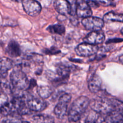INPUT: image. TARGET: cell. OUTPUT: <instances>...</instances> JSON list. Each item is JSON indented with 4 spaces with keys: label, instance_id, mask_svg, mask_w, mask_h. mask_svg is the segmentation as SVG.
<instances>
[{
    "label": "cell",
    "instance_id": "obj_12",
    "mask_svg": "<svg viewBox=\"0 0 123 123\" xmlns=\"http://www.w3.org/2000/svg\"><path fill=\"white\" fill-rule=\"evenodd\" d=\"M14 66L13 62L10 58L6 57L0 58V79H4L7 76L9 70Z\"/></svg>",
    "mask_w": 123,
    "mask_h": 123
},
{
    "label": "cell",
    "instance_id": "obj_13",
    "mask_svg": "<svg viewBox=\"0 0 123 123\" xmlns=\"http://www.w3.org/2000/svg\"><path fill=\"white\" fill-rule=\"evenodd\" d=\"M102 81L101 78L97 74L92 76L88 82L89 90L92 93H97L100 91L102 86Z\"/></svg>",
    "mask_w": 123,
    "mask_h": 123
},
{
    "label": "cell",
    "instance_id": "obj_5",
    "mask_svg": "<svg viewBox=\"0 0 123 123\" xmlns=\"http://www.w3.org/2000/svg\"><path fill=\"white\" fill-rule=\"evenodd\" d=\"M82 24L86 30L92 32L100 31L104 26L105 22L101 18L90 16L84 18L82 20Z\"/></svg>",
    "mask_w": 123,
    "mask_h": 123
},
{
    "label": "cell",
    "instance_id": "obj_18",
    "mask_svg": "<svg viewBox=\"0 0 123 123\" xmlns=\"http://www.w3.org/2000/svg\"><path fill=\"white\" fill-rule=\"evenodd\" d=\"M37 92L42 99H46L50 97L52 94V90L48 85H40L37 88Z\"/></svg>",
    "mask_w": 123,
    "mask_h": 123
},
{
    "label": "cell",
    "instance_id": "obj_15",
    "mask_svg": "<svg viewBox=\"0 0 123 123\" xmlns=\"http://www.w3.org/2000/svg\"><path fill=\"white\" fill-rule=\"evenodd\" d=\"M85 123H106L105 118L102 115L92 111L88 115Z\"/></svg>",
    "mask_w": 123,
    "mask_h": 123
},
{
    "label": "cell",
    "instance_id": "obj_31",
    "mask_svg": "<svg viewBox=\"0 0 123 123\" xmlns=\"http://www.w3.org/2000/svg\"><path fill=\"white\" fill-rule=\"evenodd\" d=\"M36 1H37V0H36Z\"/></svg>",
    "mask_w": 123,
    "mask_h": 123
},
{
    "label": "cell",
    "instance_id": "obj_23",
    "mask_svg": "<svg viewBox=\"0 0 123 123\" xmlns=\"http://www.w3.org/2000/svg\"><path fill=\"white\" fill-rule=\"evenodd\" d=\"M60 52V50H58L57 49H56L55 48H51L49 49H46V50L44 51V53L46 54H49V55H54V54H58Z\"/></svg>",
    "mask_w": 123,
    "mask_h": 123
},
{
    "label": "cell",
    "instance_id": "obj_29",
    "mask_svg": "<svg viewBox=\"0 0 123 123\" xmlns=\"http://www.w3.org/2000/svg\"></svg>",
    "mask_w": 123,
    "mask_h": 123
},
{
    "label": "cell",
    "instance_id": "obj_9",
    "mask_svg": "<svg viewBox=\"0 0 123 123\" xmlns=\"http://www.w3.org/2000/svg\"><path fill=\"white\" fill-rule=\"evenodd\" d=\"M26 105L31 111L40 112L44 110L47 103L40 97H30L26 100Z\"/></svg>",
    "mask_w": 123,
    "mask_h": 123
},
{
    "label": "cell",
    "instance_id": "obj_26",
    "mask_svg": "<svg viewBox=\"0 0 123 123\" xmlns=\"http://www.w3.org/2000/svg\"><path fill=\"white\" fill-rule=\"evenodd\" d=\"M119 60H120V62H121V63H122L123 64V55H121V56L119 57Z\"/></svg>",
    "mask_w": 123,
    "mask_h": 123
},
{
    "label": "cell",
    "instance_id": "obj_20",
    "mask_svg": "<svg viewBox=\"0 0 123 123\" xmlns=\"http://www.w3.org/2000/svg\"><path fill=\"white\" fill-rule=\"evenodd\" d=\"M19 116V115H14V114L8 115L4 119L2 123H22V121Z\"/></svg>",
    "mask_w": 123,
    "mask_h": 123
},
{
    "label": "cell",
    "instance_id": "obj_2",
    "mask_svg": "<svg viewBox=\"0 0 123 123\" xmlns=\"http://www.w3.org/2000/svg\"><path fill=\"white\" fill-rule=\"evenodd\" d=\"M10 79L12 90L24 91L28 89L30 81L20 67L17 66L14 68L10 76Z\"/></svg>",
    "mask_w": 123,
    "mask_h": 123
},
{
    "label": "cell",
    "instance_id": "obj_19",
    "mask_svg": "<svg viewBox=\"0 0 123 123\" xmlns=\"http://www.w3.org/2000/svg\"><path fill=\"white\" fill-rule=\"evenodd\" d=\"M48 31L51 34H56L62 35L65 33V27L62 25H50L47 28Z\"/></svg>",
    "mask_w": 123,
    "mask_h": 123
},
{
    "label": "cell",
    "instance_id": "obj_10",
    "mask_svg": "<svg viewBox=\"0 0 123 123\" xmlns=\"http://www.w3.org/2000/svg\"><path fill=\"white\" fill-rule=\"evenodd\" d=\"M76 14L79 18H86L91 16L92 10L85 0H77L76 2Z\"/></svg>",
    "mask_w": 123,
    "mask_h": 123
},
{
    "label": "cell",
    "instance_id": "obj_16",
    "mask_svg": "<svg viewBox=\"0 0 123 123\" xmlns=\"http://www.w3.org/2000/svg\"><path fill=\"white\" fill-rule=\"evenodd\" d=\"M70 72V67L66 65L60 64L56 67V72L59 76V78L64 80H67L69 78Z\"/></svg>",
    "mask_w": 123,
    "mask_h": 123
},
{
    "label": "cell",
    "instance_id": "obj_25",
    "mask_svg": "<svg viewBox=\"0 0 123 123\" xmlns=\"http://www.w3.org/2000/svg\"><path fill=\"white\" fill-rule=\"evenodd\" d=\"M123 42V39H121V38H114V39H110L109 40L107 41L106 43L108 44V43H119V42Z\"/></svg>",
    "mask_w": 123,
    "mask_h": 123
},
{
    "label": "cell",
    "instance_id": "obj_11",
    "mask_svg": "<svg viewBox=\"0 0 123 123\" xmlns=\"http://www.w3.org/2000/svg\"><path fill=\"white\" fill-rule=\"evenodd\" d=\"M105 39V36L102 31H92L84 38V42L88 44L97 45L103 43Z\"/></svg>",
    "mask_w": 123,
    "mask_h": 123
},
{
    "label": "cell",
    "instance_id": "obj_30",
    "mask_svg": "<svg viewBox=\"0 0 123 123\" xmlns=\"http://www.w3.org/2000/svg\"><path fill=\"white\" fill-rule=\"evenodd\" d=\"M0 115H1V114H0Z\"/></svg>",
    "mask_w": 123,
    "mask_h": 123
},
{
    "label": "cell",
    "instance_id": "obj_17",
    "mask_svg": "<svg viewBox=\"0 0 123 123\" xmlns=\"http://www.w3.org/2000/svg\"><path fill=\"white\" fill-rule=\"evenodd\" d=\"M103 20L106 22H123V14L115 13L113 12H108L103 16Z\"/></svg>",
    "mask_w": 123,
    "mask_h": 123
},
{
    "label": "cell",
    "instance_id": "obj_3",
    "mask_svg": "<svg viewBox=\"0 0 123 123\" xmlns=\"http://www.w3.org/2000/svg\"><path fill=\"white\" fill-rule=\"evenodd\" d=\"M93 111L100 114L107 115L114 110L111 99L105 97H98L90 102V105Z\"/></svg>",
    "mask_w": 123,
    "mask_h": 123
},
{
    "label": "cell",
    "instance_id": "obj_1",
    "mask_svg": "<svg viewBox=\"0 0 123 123\" xmlns=\"http://www.w3.org/2000/svg\"><path fill=\"white\" fill-rule=\"evenodd\" d=\"M90 100L87 97L80 96L72 104L68 112V119L71 123H78L90 105Z\"/></svg>",
    "mask_w": 123,
    "mask_h": 123
},
{
    "label": "cell",
    "instance_id": "obj_14",
    "mask_svg": "<svg viewBox=\"0 0 123 123\" xmlns=\"http://www.w3.org/2000/svg\"><path fill=\"white\" fill-rule=\"evenodd\" d=\"M7 54L12 57L17 58L21 55V49L19 44L15 41L9 42L7 48Z\"/></svg>",
    "mask_w": 123,
    "mask_h": 123
},
{
    "label": "cell",
    "instance_id": "obj_21",
    "mask_svg": "<svg viewBox=\"0 0 123 123\" xmlns=\"http://www.w3.org/2000/svg\"><path fill=\"white\" fill-rule=\"evenodd\" d=\"M98 5H102L103 6H110L114 4V0H95Z\"/></svg>",
    "mask_w": 123,
    "mask_h": 123
},
{
    "label": "cell",
    "instance_id": "obj_27",
    "mask_svg": "<svg viewBox=\"0 0 123 123\" xmlns=\"http://www.w3.org/2000/svg\"><path fill=\"white\" fill-rule=\"evenodd\" d=\"M12 1H14V2H22V0H12Z\"/></svg>",
    "mask_w": 123,
    "mask_h": 123
},
{
    "label": "cell",
    "instance_id": "obj_28",
    "mask_svg": "<svg viewBox=\"0 0 123 123\" xmlns=\"http://www.w3.org/2000/svg\"><path fill=\"white\" fill-rule=\"evenodd\" d=\"M22 123H28V122H26V121H24V122H22Z\"/></svg>",
    "mask_w": 123,
    "mask_h": 123
},
{
    "label": "cell",
    "instance_id": "obj_22",
    "mask_svg": "<svg viewBox=\"0 0 123 123\" xmlns=\"http://www.w3.org/2000/svg\"><path fill=\"white\" fill-rule=\"evenodd\" d=\"M8 100L7 95L5 94L3 92H0V108L7 103L8 102Z\"/></svg>",
    "mask_w": 123,
    "mask_h": 123
},
{
    "label": "cell",
    "instance_id": "obj_8",
    "mask_svg": "<svg viewBox=\"0 0 123 123\" xmlns=\"http://www.w3.org/2000/svg\"><path fill=\"white\" fill-rule=\"evenodd\" d=\"M54 7L58 13L61 15L66 16L68 14H74L70 2L67 0H55L54 2Z\"/></svg>",
    "mask_w": 123,
    "mask_h": 123
},
{
    "label": "cell",
    "instance_id": "obj_24",
    "mask_svg": "<svg viewBox=\"0 0 123 123\" xmlns=\"http://www.w3.org/2000/svg\"><path fill=\"white\" fill-rule=\"evenodd\" d=\"M88 6H90V8H97L99 7V5L95 1H92V0H88L86 1Z\"/></svg>",
    "mask_w": 123,
    "mask_h": 123
},
{
    "label": "cell",
    "instance_id": "obj_7",
    "mask_svg": "<svg viewBox=\"0 0 123 123\" xmlns=\"http://www.w3.org/2000/svg\"><path fill=\"white\" fill-rule=\"evenodd\" d=\"M98 50V47L97 45L83 43L79 44L75 48V52L78 56L87 57L95 55Z\"/></svg>",
    "mask_w": 123,
    "mask_h": 123
},
{
    "label": "cell",
    "instance_id": "obj_4",
    "mask_svg": "<svg viewBox=\"0 0 123 123\" xmlns=\"http://www.w3.org/2000/svg\"><path fill=\"white\" fill-rule=\"evenodd\" d=\"M72 96L69 94H65L60 97L56 106L54 109V114L58 118H62L67 113V108Z\"/></svg>",
    "mask_w": 123,
    "mask_h": 123
},
{
    "label": "cell",
    "instance_id": "obj_6",
    "mask_svg": "<svg viewBox=\"0 0 123 123\" xmlns=\"http://www.w3.org/2000/svg\"><path fill=\"white\" fill-rule=\"evenodd\" d=\"M23 8L25 13L31 16H37L42 11L40 4L36 0H22Z\"/></svg>",
    "mask_w": 123,
    "mask_h": 123
}]
</instances>
